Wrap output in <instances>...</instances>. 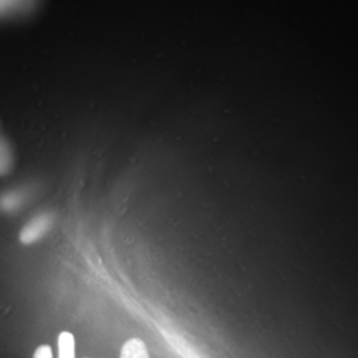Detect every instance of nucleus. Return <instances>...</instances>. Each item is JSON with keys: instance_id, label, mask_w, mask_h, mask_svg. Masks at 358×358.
<instances>
[{"instance_id": "f257e3e1", "label": "nucleus", "mask_w": 358, "mask_h": 358, "mask_svg": "<svg viewBox=\"0 0 358 358\" xmlns=\"http://www.w3.org/2000/svg\"><path fill=\"white\" fill-rule=\"evenodd\" d=\"M53 215L51 213H43L38 217L31 219L19 235V239L23 244H34L40 241L51 229Z\"/></svg>"}, {"instance_id": "f03ea898", "label": "nucleus", "mask_w": 358, "mask_h": 358, "mask_svg": "<svg viewBox=\"0 0 358 358\" xmlns=\"http://www.w3.org/2000/svg\"><path fill=\"white\" fill-rule=\"evenodd\" d=\"M120 358H150V356L148 348L142 340L130 338L122 346Z\"/></svg>"}, {"instance_id": "7ed1b4c3", "label": "nucleus", "mask_w": 358, "mask_h": 358, "mask_svg": "<svg viewBox=\"0 0 358 358\" xmlns=\"http://www.w3.org/2000/svg\"><path fill=\"white\" fill-rule=\"evenodd\" d=\"M59 358H75L76 340L71 332H62L59 336Z\"/></svg>"}, {"instance_id": "20e7f679", "label": "nucleus", "mask_w": 358, "mask_h": 358, "mask_svg": "<svg viewBox=\"0 0 358 358\" xmlns=\"http://www.w3.org/2000/svg\"><path fill=\"white\" fill-rule=\"evenodd\" d=\"M13 155L8 142L0 138V176H6L13 169Z\"/></svg>"}, {"instance_id": "39448f33", "label": "nucleus", "mask_w": 358, "mask_h": 358, "mask_svg": "<svg viewBox=\"0 0 358 358\" xmlns=\"http://www.w3.org/2000/svg\"><path fill=\"white\" fill-rule=\"evenodd\" d=\"M31 4V0H0V16L17 13Z\"/></svg>"}, {"instance_id": "423d86ee", "label": "nucleus", "mask_w": 358, "mask_h": 358, "mask_svg": "<svg viewBox=\"0 0 358 358\" xmlns=\"http://www.w3.org/2000/svg\"><path fill=\"white\" fill-rule=\"evenodd\" d=\"M22 205V195L19 192H7L0 198V208L4 211H13Z\"/></svg>"}, {"instance_id": "0eeeda50", "label": "nucleus", "mask_w": 358, "mask_h": 358, "mask_svg": "<svg viewBox=\"0 0 358 358\" xmlns=\"http://www.w3.org/2000/svg\"><path fill=\"white\" fill-rule=\"evenodd\" d=\"M34 358H53L52 348L50 345H40L34 353Z\"/></svg>"}]
</instances>
